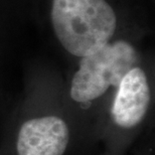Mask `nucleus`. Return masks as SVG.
Listing matches in <instances>:
<instances>
[{"instance_id": "3", "label": "nucleus", "mask_w": 155, "mask_h": 155, "mask_svg": "<svg viewBox=\"0 0 155 155\" xmlns=\"http://www.w3.org/2000/svg\"><path fill=\"white\" fill-rule=\"evenodd\" d=\"M70 139L66 122L55 116L26 121L17 137L18 155H64Z\"/></svg>"}, {"instance_id": "2", "label": "nucleus", "mask_w": 155, "mask_h": 155, "mask_svg": "<svg viewBox=\"0 0 155 155\" xmlns=\"http://www.w3.org/2000/svg\"><path fill=\"white\" fill-rule=\"evenodd\" d=\"M135 61L134 48L123 40L107 43L83 57L71 86V97L78 103L101 97L110 86H119L124 76L134 68Z\"/></svg>"}, {"instance_id": "4", "label": "nucleus", "mask_w": 155, "mask_h": 155, "mask_svg": "<svg viewBox=\"0 0 155 155\" xmlns=\"http://www.w3.org/2000/svg\"><path fill=\"white\" fill-rule=\"evenodd\" d=\"M150 88L143 70L133 68L118 86L112 107V116L117 125L131 128L143 120L150 104Z\"/></svg>"}, {"instance_id": "1", "label": "nucleus", "mask_w": 155, "mask_h": 155, "mask_svg": "<svg viewBox=\"0 0 155 155\" xmlns=\"http://www.w3.org/2000/svg\"><path fill=\"white\" fill-rule=\"evenodd\" d=\"M51 20L61 45L76 57H86L109 43L117 17L105 0H54Z\"/></svg>"}]
</instances>
